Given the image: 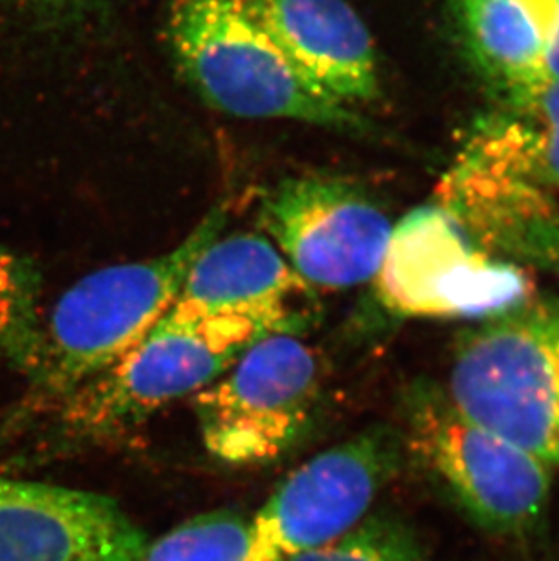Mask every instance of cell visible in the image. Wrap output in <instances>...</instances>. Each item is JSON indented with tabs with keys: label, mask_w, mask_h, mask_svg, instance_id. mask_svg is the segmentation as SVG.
Listing matches in <instances>:
<instances>
[{
	"label": "cell",
	"mask_w": 559,
	"mask_h": 561,
	"mask_svg": "<svg viewBox=\"0 0 559 561\" xmlns=\"http://www.w3.org/2000/svg\"><path fill=\"white\" fill-rule=\"evenodd\" d=\"M267 334L273 333L235 314L179 317L168 312L106 371L46 408L11 416V436L32 430L46 449L118 438L166 405L195 397Z\"/></svg>",
	"instance_id": "cell-1"
},
{
	"label": "cell",
	"mask_w": 559,
	"mask_h": 561,
	"mask_svg": "<svg viewBox=\"0 0 559 561\" xmlns=\"http://www.w3.org/2000/svg\"><path fill=\"white\" fill-rule=\"evenodd\" d=\"M226 224L227 206H215L168 253L95 271L69 287L43 329L26 397L13 416L46 408L140 344L173 308L191 265Z\"/></svg>",
	"instance_id": "cell-2"
},
{
	"label": "cell",
	"mask_w": 559,
	"mask_h": 561,
	"mask_svg": "<svg viewBox=\"0 0 559 561\" xmlns=\"http://www.w3.org/2000/svg\"><path fill=\"white\" fill-rule=\"evenodd\" d=\"M166 35L180 75L218 112L367 129L360 112L334 101L290 62L242 0H173Z\"/></svg>",
	"instance_id": "cell-3"
},
{
	"label": "cell",
	"mask_w": 559,
	"mask_h": 561,
	"mask_svg": "<svg viewBox=\"0 0 559 561\" xmlns=\"http://www.w3.org/2000/svg\"><path fill=\"white\" fill-rule=\"evenodd\" d=\"M448 398L550 469L559 466V297L481 320L459 340Z\"/></svg>",
	"instance_id": "cell-4"
},
{
	"label": "cell",
	"mask_w": 559,
	"mask_h": 561,
	"mask_svg": "<svg viewBox=\"0 0 559 561\" xmlns=\"http://www.w3.org/2000/svg\"><path fill=\"white\" fill-rule=\"evenodd\" d=\"M403 455L486 533L523 536L544 518L552 469L461 413L445 387L420 381L403 400Z\"/></svg>",
	"instance_id": "cell-5"
},
{
	"label": "cell",
	"mask_w": 559,
	"mask_h": 561,
	"mask_svg": "<svg viewBox=\"0 0 559 561\" xmlns=\"http://www.w3.org/2000/svg\"><path fill=\"white\" fill-rule=\"evenodd\" d=\"M498 93L436 193L476 234L559 204V79Z\"/></svg>",
	"instance_id": "cell-6"
},
{
	"label": "cell",
	"mask_w": 559,
	"mask_h": 561,
	"mask_svg": "<svg viewBox=\"0 0 559 561\" xmlns=\"http://www.w3.org/2000/svg\"><path fill=\"white\" fill-rule=\"evenodd\" d=\"M373 282L381 304L407 318L487 320L534 297L525 267L487 250L436 202L392 226Z\"/></svg>",
	"instance_id": "cell-7"
},
{
	"label": "cell",
	"mask_w": 559,
	"mask_h": 561,
	"mask_svg": "<svg viewBox=\"0 0 559 561\" xmlns=\"http://www.w3.org/2000/svg\"><path fill=\"white\" fill-rule=\"evenodd\" d=\"M322 394L315 351L293 333L256 340L193 397L202 442L218 461L267 466L306 435Z\"/></svg>",
	"instance_id": "cell-8"
},
{
	"label": "cell",
	"mask_w": 559,
	"mask_h": 561,
	"mask_svg": "<svg viewBox=\"0 0 559 561\" xmlns=\"http://www.w3.org/2000/svg\"><path fill=\"white\" fill-rule=\"evenodd\" d=\"M403 456L400 433L380 425L306 461L249 522L248 561H289L347 535Z\"/></svg>",
	"instance_id": "cell-9"
},
{
	"label": "cell",
	"mask_w": 559,
	"mask_h": 561,
	"mask_svg": "<svg viewBox=\"0 0 559 561\" xmlns=\"http://www.w3.org/2000/svg\"><path fill=\"white\" fill-rule=\"evenodd\" d=\"M260 220L296 275L323 289L375 280L392 233L365 190L338 176L280 182L265 195Z\"/></svg>",
	"instance_id": "cell-10"
},
{
	"label": "cell",
	"mask_w": 559,
	"mask_h": 561,
	"mask_svg": "<svg viewBox=\"0 0 559 561\" xmlns=\"http://www.w3.org/2000/svg\"><path fill=\"white\" fill-rule=\"evenodd\" d=\"M148 546L104 494L0 477V561H142Z\"/></svg>",
	"instance_id": "cell-11"
},
{
	"label": "cell",
	"mask_w": 559,
	"mask_h": 561,
	"mask_svg": "<svg viewBox=\"0 0 559 561\" xmlns=\"http://www.w3.org/2000/svg\"><path fill=\"white\" fill-rule=\"evenodd\" d=\"M312 287L296 275L284 254L262 234L213 240L191 265L169 312L179 317L235 314L270 333H293L306 320Z\"/></svg>",
	"instance_id": "cell-12"
},
{
	"label": "cell",
	"mask_w": 559,
	"mask_h": 561,
	"mask_svg": "<svg viewBox=\"0 0 559 561\" xmlns=\"http://www.w3.org/2000/svg\"><path fill=\"white\" fill-rule=\"evenodd\" d=\"M290 62L343 106L380 96L375 44L345 0H242Z\"/></svg>",
	"instance_id": "cell-13"
},
{
	"label": "cell",
	"mask_w": 559,
	"mask_h": 561,
	"mask_svg": "<svg viewBox=\"0 0 559 561\" xmlns=\"http://www.w3.org/2000/svg\"><path fill=\"white\" fill-rule=\"evenodd\" d=\"M465 44L498 91L559 79V0H454Z\"/></svg>",
	"instance_id": "cell-14"
},
{
	"label": "cell",
	"mask_w": 559,
	"mask_h": 561,
	"mask_svg": "<svg viewBox=\"0 0 559 561\" xmlns=\"http://www.w3.org/2000/svg\"><path fill=\"white\" fill-rule=\"evenodd\" d=\"M38 276L32 262L0 244V358L30 373L43 345Z\"/></svg>",
	"instance_id": "cell-15"
},
{
	"label": "cell",
	"mask_w": 559,
	"mask_h": 561,
	"mask_svg": "<svg viewBox=\"0 0 559 561\" xmlns=\"http://www.w3.org/2000/svg\"><path fill=\"white\" fill-rule=\"evenodd\" d=\"M248 519L232 511H213L149 543L142 561H248Z\"/></svg>",
	"instance_id": "cell-16"
},
{
	"label": "cell",
	"mask_w": 559,
	"mask_h": 561,
	"mask_svg": "<svg viewBox=\"0 0 559 561\" xmlns=\"http://www.w3.org/2000/svg\"><path fill=\"white\" fill-rule=\"evenodd\" d=\"M289 561H423V549L409 525L375 516Z\"/></svg>",
	"instance_id": "cell-17"
},
{
	"label": "cell",
	"mask_w": 559,
	"mask_h": 561,
	"mask_svg": "<svg viewBox=\"0 0 559 561\" xmlns=\"http://www.w3.org/2000/svg\"><path fill=\"white\" fill-rule=\"evenodd\" d=\"M478 240L525 270L559 276V204L500 224Z\"/></svg>",
	"instance_id": "cell-18"
},
{
	"label": "cell",
	"mask_w": 559,
	"mask_h": 561,
	"mask_svg": "<svg viewBox=\"0 0 559 561\" xmlns=\"http://www.w3.org/2000/svg\"><path fill=\"white\" fill-rule=\"evenodd\" d=\"M24 4L46 13H69L101 2V0H22Z\"/></svg>",
	"instance_id": "cell-19"
}]
</instances>
